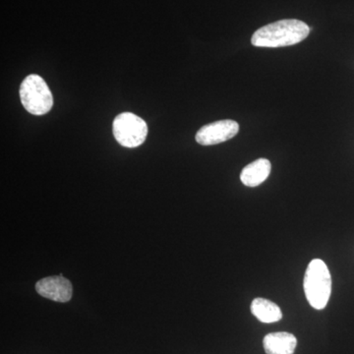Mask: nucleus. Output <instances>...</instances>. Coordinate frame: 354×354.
<instances>
[{"label":"nucleus","mask_w":354,"mask_h":354,"mask_svg":"<svg viewBox=\"0 0 354 354\" xmlns=\"http://www.w3.org/2000/svg\"><path fill=\"white\" fill-rule=\"evenodd\" d=\"M309 34V26L302 21L281 20L258 29L251 43L257 48H283L301 43Z\"/></svg>","instance_id":"obj_1"},{"label":"nucleus","mask_w":354,"mask_h":354,"mask_svg":"<svg viewBox=\"0 0 354 354\" xmlns=\"http://www.w3.org/2000/svg\"><path fill=\"white\" fill-rule=\"evenodd\" d=\"M304 288L305 297L314 309L322 310L327 306L332 293V277L323 260L314 259L309 263Z\"/></svg>","instance_id":"obj_2"},{"label":"nucleus","mask_w":354,"mask_h":354,"mask_svg":"<svg viewBox=\"0 0 354 354\" xmlns=\"http://www.w3.org/2000/svg\"><path fill=\"white\" fill-rule=\"evenodd\" d=\"M20 99L28 113L44 115L53 106V97L48 84L39 75L26 77L20 86Z\"/></svg>","instance_id":"obj_3"},{"label":"nucleus","mask_w":354,"mask_h":354,"mask_svg":"<svg viewBox=\"0 0 354 354\" xmlns=\"http://www.w3.org/2000/svg\"><path fill=\"white\" fill-rule=\"evenodd\" d=\"M114 138L125 148H137L146 141L148 125L138 115L132 113L118 114L113 120Z\"/></svg>","instance_id":"obj_4"},{"label":"nucleus","mask_w":354,"mask_h":354,"mask_svg":"<svg viewBox=\"0 0 354 354\" xmlns=\"http://www.w3.org/2000/svg\"><path fill=\"white\" fill-rule=\"evenodd\" d=\"M239 131V125L236 121L232 120H218L204 125L197 132L195 139L200 145L213 146L234 138Z\"/></svg>","instance_id":"obj_5"},{"label":"nucleus","mask_w":354,"mask_h":354,"mask_svg":"<svg viewBox=\"0 0 354 354\" xmlns=\"http://www.w3.org/2000/svg\"><path fill=\"white\" fill-rule=\"evenodd\" d=\"M36 291L41 297L57 302H68L73 295V286L69 279L62 276L39 279Z\"/></svg>","instance_id":"obj_6"},{"label":"nucleus","mask_w":354,"mask_h":354,"mask_svg":"<svg viewBox=\"0 0 354 354\" xmlns=\"http://www.w3.org/2000/svg\"><path fill=\"white\" fill-rule=\"evenodd\" d=\"M267 354H293L297 346L295 335L288 332L271 333L263 339Z\"/></svg>","instance_id":"obj_7"},{"label":"nucleus","mask_w":354,"mask_h":354,"mask_svg":"<svg viewBox=\"0 0 354 354\" xmlns=\"http://www.w3.org/2000/svg\"><path fill=\"white\" fill-rule=\"evenodd\" d=\"M271 162L267 158H259L247 165L241 174L242 183L248 187H257L264 183L271 174Z\"/></svg>","instance_id":"obj_8"},{"label":"nucleus","mask_w":354,"mask_h":354,"mask_svg":"<svg viewBox=\"0 0 354 354\" xmlns=\"http://www.w3.org/2000/svg\"><path fill=\"white\" fill-rule=\"evenodd\" d=\"M251 312L262 323H276L283 319V312L278 305L265 298H255L251 304Z\"/></svg>","instance_id":"obj_9"}]
</instances>
